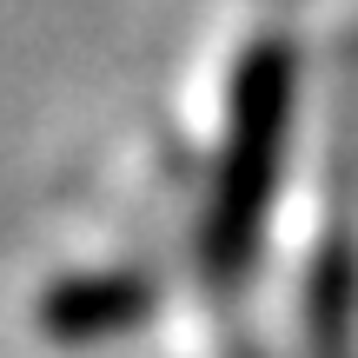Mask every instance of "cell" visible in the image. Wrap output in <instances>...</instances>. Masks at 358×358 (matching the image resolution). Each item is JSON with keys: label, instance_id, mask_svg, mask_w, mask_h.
<instances>
[{"label": "cell", "instance_id": "cell-1", "mask_svg": "<svg viewBox=\"0 0 358 358\" xmlns=\"http://www.w3.org/2000/svg\"><path fill=\"white\" fill-rule=\"evenodd\" d=\"M166 319V252L127 186L53 219L13 285V332L27 358H113Z\"/></svg>", "mask_w": 358, "mask_h": 358}]
</instances>
